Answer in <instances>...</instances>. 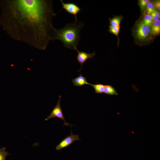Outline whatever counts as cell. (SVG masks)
Segmentation results:
<instances>
[{
  "label": "cell",
  "mask_w": 160,
  "mask_h": 160,
  "mask_svg": "<svg viewBox=\"0 0 160 160\" xmlns=\"http://www.w3.org/2000/svg\"><path fill=\"white\" fill-rule=\"evenodd\" d=\"M73 85L75 86L81 87L89 84L87 82L86 78L80 73L79 76L73 79H71Z\"/></svg>",
  "instance_id": "8"
},
{
  "label": "cell",
  "mask_w": 160,
  "mask_h": 160,
  "mask_svg": "<svg viewBox=\"0 0 160 160\" xmlns=\"http://www.w3.org/2000/svg\"><path fill=\"white\" fill-rule=\"evenodd\" d=\"M9 153L6 151V148L3 147L0 148V160H6L7 156L10 155Z\"/></svg>",
  "instance_id": "15"
},
{
  "label": "cell",
  "mask_w": 160,
  "mask_h": 160,
  "mask_svg": "<svg viewBox=\"0 0 160 160\" xmlns=\"http://www.w3.org/2000/svg\"><path fill=\"white\" fill-rule=\"evenodd\" d=\"M155 8H156L158 10H160V1H155L153 3Z\"/></svg>",
  "instance_id": "19"
},
{
  "label": "cell",
  "mask_w": 160,
  "mask_h": 160,
  "mask_svg": "<svg viewBox=\"0 0 160 160\" xmlns=\"http://www.w3.org/2000/svg\"><path fill=\"white\" fill-rule=\"evenodd\" d=\"M120 27L112 25L109 26L108 31L110 33L113 34L117 36L118 39V44H119V39L118 37Z\"/></svg>",
  "instance_id": "13"
},
{
  "label": "cell",
  "mask_w": 160,
  "mask_h": 160,
  "mask_svg": "<svg viewBox=\"0 0 160 160\" xmlns=\"http://www.w3.org/2000/svg\"><path fill=\"white\" fill-rule=\"evenodd\" d=\"M84 25L83 22L75 21L71 23H68L61 29L55 28L52 41L59 40L63 43L64 47L75 50L80 39V31Z\"/></svg>",
  "instance_id": "2"
},
{
  "label": "cell",
  "mask_w": 160,
  "mask_h": 160,
  "mask_svg": "<svg viewBox=\"0 0 160 160\" xmlns=\"http://www.w3.org/2000/svg\"><path fill=\"white\" fill-rule=\"evenodd\" d=\"M150 29L151 33L153 35H158L160 33V20H157L152 23Z\"/></svg>",
  "instance_id": "9"
},
{
  "label": "cell",
  "mask_w": 160,
  "mask_h": 160,
  "mask_svg": "<svg viewBox=\"0 0 160 160\" xmlns=\"http://www.w3.org/2000/svg\"><path fill=\"white\" fill-rule=\"evenodd\" d=\"M147 12L148 14L150 15L155 10V7L153 3L149 1L148 4L147 6Z\"/></svg>",
  "instance_id": "16"
},
{
  "label": "cell",
  "mask_w": 160,
  "mask_h": 160,
  "mask_svg": "<svg viewBox=\"0 0 160 160\" xmlns=\"http://www.w3.org/2000/svg\"><path fill=\"white\" fill-rule=\"evenodd\" d=\"M60 1L62 4V9L65 10L68 13L74 15L75 21H77L76 15L81 11V8L74 3H65L62 0Z\"/></svg>",
  "instance_id": "6"
},
{
  "label": "cell",
  "mask_w": 160,
  "mask_h": 160,
  "mask_svg": "<svg viewBox=\"0 0 160 160\" xmlns=\"http://www.w3.org/2000/svg\"><path fill=\"white\" fill-rule=\"evenodd\" d=\"M52 4L50 0H0V25L13 39L44 50L55 28Z\"/></svg>",
  "instance_id": "1"
},
{
  "label": "cell",
  "mask_w": 160,
  "mask_h": 160,
  "mask_svg": "<svg viewBox=\"0 0 160 160\" xmlns=\"http://www.w3.org/2000/svg\"><path fill=\"white\" fill-rule=\"evenodd\" d=\"M150 1L149 0H140L139 1V4L141 10L143 11L146 8L148 3Z\"/></svg>",
  "instance_id": "17"
},
{
  "label": "cell",
  "mask_w": 160,
  "mask_h": 160,
  "mask_svg": "<svg viewBox=\"0 0 160 160\" xmlns=\"http://www.w3.org/2000/svg\"><path fill=\"white\" fill-rule=\"evenodd\" d=\"M152 21L151 15L147 14L144 16L142 21L145 25L150 27H151L152 24Z\"/></svg>",
  "instance_id": "14"
},
{
  "label": "cell",
  "mask_w": 160,
  "mask_h": 160,
  "mask_svg": "<svg viewBox=\"0 0 160 160\" xmlns=\"http://www.w3.org/2000/svg\"><path fill=\"white\" fill-rule=\"evenodd\" d=\"M123 17L121 16H116L112 19L109 18L111 25L119 27L121 21Z\"/></svg>",
  "instance_id": "11"
},
{
  "label": "cell",
  "mask_w": 160,
  "mask_h": 160,
  "mask_svg": "<svg viewBox=\"0 0 160 160\" xmlns=\"http://www.w3.org/2000/svg\"><path fill=\"white\" fill-rule=\"evenodd\" d=\"M89 85L93 87L95 93L101 94L103 93L105 85L101 84H89Z\"/></svg>",
  "instance_id": "12"
},
{
  "label": "cell",
  "mask_w": 160,
  "mask_h": 160,
  "mask_svg": "<svg viewBox=\"0 0 160 160\" xmlns=\"http://www.w3.org/2000/svg\"><path fill=\"white\" fill-rule=\"evenodd\" d=\"M61 97V96L60 95L56 105L53 108L50 114L45 120L46 121H47L50 119L57 117L63 120L64 121V125L69 126L72 127L73 125L66 122L64 117L60 104Z\"/></svg>",
  "instance_id": "4"
},
{
  "label": "cell",
  "mask_w": 160,
  "mask_h": 160,
  "mask_svg": "<svg viewBox=\"0 0 160 160\" xmlns=\"http://www.w3.org/2000/svg\"><path fill=\"white\" fill-rule=\"evenodd\" d=\"M103 93L111 95H118V93L114 87L111 85H105Z\"/></svg>",
  "instance_id": "10"
},
{
  "label": "cell",
  "mask_w": 160,
  "mask_h": 160,
  "mask_svg": "<svg viewBox=\"0 0 160 160\" xmlns=\"http://www.w3.org/2000/svg\"><path fill=\"white\" fill-rule=\"evenodd\" d=\"M75 50L77 52L76 60L81 65L80 69L78 71H80L84 63L88 59L92 58L95 55V52L91 53H88L83 51L81 52L77 49V48L75 49Z\"/></svg>",
  "instance_id": "7"
},
{
  "label": "cell",
  "mask_w": 160,
  "mask_h": 160,
  "mask_svg": "<svg viewBox=\"0 0 160 160\" xmlns=\"http://www.w3.org/2000/svg\"><path fill=\"white\" fill-rule=\"evenodd\" d=\"M150 15L152 17V20L153 21L159 20L160 17L159 12L155 10Z\"/></svg>",
  "instance_id": "18"
},
{
  "label": "cell",
  "mask_w": 160,
  "mask_h": 160,
  "mask_svg": "<svg viewBox=\"0 0 160 160\" xmlns=\"http://www.w3.org/2000/svg\"><path fill=\"white\" fill-rule=\"evenodd\" d=\"M151 33L150 27L145 25L142 21L137 25L135 31L136 37L140 40H147Z\"/></svg>",
  "instance_id": "3"
},
{
  "label": "cell",
  "mask_w": 160,
  "mask_h": 160,
  "mask_svg": "<svg viewBox=\"0 0 160 160\" xmlns=\"http://www.w3.org/2000/svg\"><path fill=\"white\" fill-rule=\"evenodd\" d=\"M76 140H81L79 137L78 135H74L71 131L70 135L68 136L63 139L56 146V149L57 150H60L69 146L73 142Z\"/></svg>",
  "instance_id": "5"
}]
</instances>
